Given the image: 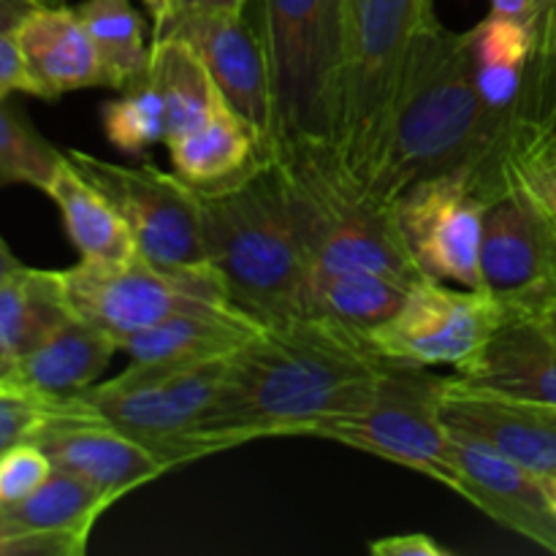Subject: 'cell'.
<instances>
[{
    "mask_svg": "<svg viewBox=\"0 0 556 556\" xmlns=\"http://www.w3.org/2000/svg\"><path fill=\"white\" fill-rule=\"evenodd\" d=\"M54 465L36 443H22L0 459V508L22 503L49 478Z\"/></svg>",
    "mask_w": 556,
    "mask_h": 556,
    "instance_id": "836d02e7",
    "label": "cell"
},
{
    "mask_svg": "<svg viewBox=\"0 0 556 556\" xmlns=\"http://www.w3.org/2000/svg\"><path fill=\"white\" fill-rule=\"evenodd\" d=\"M413 286L416 282L372 269L309 271L299 315L334 320L369 337V331L394 318Z\"/></svg>",
    "mask_w": 556,
    "mask_h": 556,
    "instance_id": "603a6c76",
    "label": "cell"
},
{
    "mask_svg": "<svg viewBox=\"0 0 556 556\" xmlns=\"http://www.w3.org/2000/svg\"><path fill=\"white\" fill-rule=\"evenodd\" d=\"M112 505V500L85 478L54 467L30 497L5 510L25 530L58 541L65 556H81L90 543L92 527Z\"/></svg>",
    "mask_w": 556,
    "mask_h": 556,
    "instance_id": "d4e9b609",
    "label": "cell"
},
{
    "mask_svg": "<svg viewBox=\"0 0 556 556\" xmlns=\"http://www.w3.org/2000/svg\"><path fill=\"white\" fill-rule=\"evenodd\" d=\"M144 5L152 14V25H157L163 20V14H166V0H144Z\"/></svg>",
    "mask_w": 556,
    "mask_h": 556,
    "instance_id": "7bdbcfd3",
    "label": "cell"
},
{
    "mask_svg": "<svg viewBox=\"0 0 556 556\" xmlns=\"http://www.w3.org/2000/svg\"><path fill=\"white\" fill-rule=\"evenodd\" d=\"M443 389L445 378L427 367L389 362L367 407L353 416L331 418L315 438L380 456L459 492L454 438L440 413Z\"/></svg>",
    "mask_w": 556,
    "mask_h": 556,
    "instance_id": "ba28073f",
    "label": "cell"
},
{
    "mask_svg": "<svg viewBox=\"0 0 556 556\" xmlns=\"http://www.w3.org/2000/svg\"><path fill=\"white\" fill-rule=\"evenodd\" d=\"M22 266H25V264H22V261L16 258L14 253H11L9 244H5L3 237H0V286H3L9 277H14L16 271L22 269Z\"/></svg>",
    "mask_w": 556,
    "mask_h": 556,
    "instance_id": "60d3db41",
    "label": "cell"
},
{
    "mask_svg": "<svg viewBox=\"0 0 556 556\" xmlns=\"http://www.w3.org/2000/svg\"><path fill=\"white\" fill-rule=\"evenodd\" d=\"M546 492H548V500H552L554 510H556V476L546 478Z\"/></svg>",
    "mask_w": 556,
    "mask_h": 556,
    "instance_id": "ee69618b",
    "label": "cell"
},
{
    "mask_svg": "<svg viewBox=\"0 0 556 556\" xmlns=\"http://www.w3.org/2000/svg\"><path fill=\"white\" fill-rule=\"evenodd\" d=\"M440 413L451 434L476 440L535 476H556V407L445 378Z\"/></svg>",
    "mask_w": 556,
    "mask_h": 556,
    "instance_id": "9a60e30c",
    "label": "cell"
},
{
    "mask_svg": "<svg viewBox=\"0 0 556 556\" xmlns=\"http://www.w3.org/2000/svg\"><path fill=\"white\" fill-rule=\"evenodd\" d=\"M195 193L206 261L220 275L233 307L264 326L296 318L309 258L275 157L239 182Z\"/></svg>",
    "mask_w": 556,
    "mask_h": 556,
    "instance_id": "3957f363",
    "label": "cell"
},
{
    "mask_svg": "<svg viewBox=\"0 0 556 556\" xmlns=\"http://www.w3.org/2000/svg\"><path fill=\"white\" fill-rule=\"evenodd\" d=\"M438 22L434 0H353L337 152L372 188L389 152L416 47Z\"/></svg>",
    "mask_w": 556,
    "mask_h": 556,
    "instance_id": "8992f818",
    "label": "cell"
},
{
    "mask_svg": "<svg viewBox=\"0 0 556 556\" xmlns=\"http://www.w3.org/2000/svg\"><path fill=\"white\" fill-rule=\"evenodd\" d=\"M462 380L516 400L556 407V337L538 315L505 309Z\"/></svg>",
    "mask_w": 556,
    "mask_h": 556,
    "instance_id": "ac0fdd59",
    "label": "cell"
},
{
    "mask_svg": "<svg viewBox=\"0 0 556 556\" xmlns=\"http://www.w3.org/2000/svg\"><path fill=\"white\" fill-rule=\"evenodd\" d=\"M369 552L375 556H451L448 548H443L434 538L424 535V532L383 538V541L369 543Z\"/></svg>",
    "mask_w": 556,
    "mask_h": 556,
    "instance_id": "8d00e7d4",
    "label": "cell"
},
{
    "mask_svg": "<svg viewBox=\"0 0 556 556\" xmlns=\"http://www.w3.org/2000/svg\"><path fill=\"white\" fill-rule=\"evenodd\" d=\"M79 416L74 400H52L20 386H0V459L36 434L54 418Z\"/></svg>",
    "mask_w": 556,
    "mask_h": 556,
    "instance_id": "d6a6232c",
    "label": "cell"
},
{
    "mask_svg": "<svg viewBox=\"0 0 556 556\" xmlns=\"http://www.w3.org/2000/svg\"><path fill=\"white\" fill-rule=\"evenodd\" d=\"M71 315L63 275L22 266L0 286V364L9 378L16 362Z\"/></svg>",
    "mask_w": 556,
    "mask_h": 556,
    "instance_id": "4316f807",
    "label": "cell"
},
{
    "mask_svg": "<svg viewBox=\"0 0 556 556\" xmlns=\"http://www.w3.org/2000/svg\"><path fill=\"white\" fill-rule=\"evenodd\" d=\"M503 313V304L486 291L421 280L394 318L369 331V342L386 362L465 372L497 329Z\"/></svg>",
    "mask_w": 556,
    "mask_h": 556,
    "instance_id": "7c38bea8",
    "label": "cell"
},
{
    "mask_svg": "<svg viewBox=\"0 0 556 556\" xmlns=\"http://www.w3.org/2000/svg\"><path fill=\"white\" fill-rule=\"evenodd\" d=\"M30 76V96L60 98L85 87H106L101 60L79 11L43 3L16 27Z\"/></svg>",
    "mask_w": 556,
    "mask_h": 556,
    "instance_id": "d6986e66",
    "label": "cell"
},
{
    "mask_svg": "<svg viewBox=\"0 0 556 556\" xmlns=\"http://www.w3.org/2000/svg\"><path fill=\"white\" fill-rule=\"evenodd\" d=\"M554 134H556V112H554Z\"/></svg>",
    "mask_w": 556,
    "mask_h": 556,
    "instance_id": "bcb514c9",
    "label": "cell"
},
{
    "mask_svg": "<svg viewBox=\"0 0 556 556\" xmlns=\"http://www.w3.org/2000/svg\"><path fill=\"white\" fill-rule=\"evenodd\" d=\"M65 157L112 199L144 258L161 266L210 264L199 193L177 172H161L152 163L119 166L79 150L65 152Z\"/></svg>",
    "mask_w": 556,
    "mask_h": 556,
    "instance_id": "8fae6325",
    "label": "cell"
},
{
    "mask_svg": "<svg viewBox=\"0 0 556 556\" xmlns=\"http://www.w3.org/2000/svg\"><path fill=\"white\" fill-rule=\"evenodd\" d=\"M33 443L49 456L58 470L85 478L112 503L168 472L166 465L144 445L98 418H54L36 434Z\"/></svg>",
    "mask_w": 556,
    "mask_h": 556,
    "instance_id": "e0dca14e",
    "label": "cell"
},
{
    "mask_svg": "<svg viewBox=\"0 0 556 556\" xmlns=\"http://www.w3.org/2000/svg\"><path fill=\"white\" fill-rule=\"evenodd\" d=\"M228 358L206 364H130L123 375L74 394L81 418H98L144 445L166 470L204 459L201 424L226 378Z\"/></svg>",
    "mask_w": 556,
    "mask_h": 556,
    "instance_id": "52a82bcc",
    "label": "cell"
},
{
    "mask_svg": "<svg viewBox=\"0 0 556 556\" xmlns=\"http://www.w3.org/2000/svg\"><path fill=\"white\" fill-rule=\"evenodd\" d=\"M489 190L472 166L427 177L394 201L396 226L421 277L481 291Z\"/></svg>",
    "mask_w": 556,
    "mask_h": 556,
    "instance_id": "30bf717a",
    "label": "cell"
},
{
    "mask_svg": "<svg viewBox=\"0 0 556 556\" xmlns=\"http://www.w3.org/2000/svg\"><path fill=\"white\" fill-rule=\"evenodd\" d=\"M386 364L367 334L334 320L266 324L228 358L201 424L206 456L261 438H315L331 418L367 407Z\"/></svg>",
    "mask_w": 556,
    "mask_h": 556,
    "instance_id": "6da1fadb",
    "label": "cell"
},
{
    "mask_svg": "<svg viewBox=\"0 0 556 556\" xmlns=\"http://www.w3.org/2000/svg\"><path fill=\"white\" fill-rule=\"evenodd\" d=\"M465 36L478 96L486 112L503 125V134H508L532 58L530 22L489 14Z\"/></svg>",
    "mask_w": 556,
    "mask_h": 556,
    "instance_id": "cb8c5ba5",
    "label": "cell"
},
{
    "mask_svg": "<svg viewBox=\"0 0 556 556\" xmlns=\"http://www.w3.org/2000/svg\"><path fill=\"white\" fill-rule=\"evenodd\" d=\"M76 11L90 33L106 87L125 90L134 85L144 74L152 47H147L144 20L139 11L130 0H85Z\"/></svg>",
    "mask_w": 556,
    "mask_h": 556,
    "instance_id": "f1b7e54d",
    "label": "cell"
},
{
    "mask_svg": "<svg viewBox=\"0 0 556 556\" xmlns=\"http://www.w3.org/2000/svg\"><path fill=\"white\" fill-rule=\"evenodd\" d=\"M288 206L309 258V271L372 269L421 282L394 204L378 199L329 141H296L275 152Z\"/></svg>",
    "mask_w": 556,
    "mask_h": 556,
    "instance_id": "277c9868",
    "label": "cell"
},
{
    "mask_svg": "<svg viewBox=\"0 0 556 556\" xmlns=\"http://www.w3.org/2000/svg\"><path fill=\"white\" fill-rule=\"evenodd\" d=\"M264 324L242 313L233 304L185 309L172 315L152 329L139 331L119 345L128 353L130 364H206L217 358H231L248 345Z\"/></svg>",
    "mask_w": 556,
    "mask_h": 556,
    "instance_id": "ffe728a7",
    "label": "cell"
},
{
    "mask_svg": "<svg viewBox=\"0 0 556 556\" xmlns=\"http://www.w3.org/2000/svg\"><path fill=\"white\" fill-rule=\"evenodd\" d=\"M0 556H65L52 538L25 530L5 508H0Z\"/></svg>",
    "mask_w": 556,
    "mask_h": 556,
    "instance_id": "e575fe53",
    "label": "cell"
},
{
    "mask_svg": "<svg viewBox=\"0 0 556 556\" xmlns=\"http://www.w3.org/2000/svg\"><path fill=\"white\" fill-rule=\"evenodd\" d=\"M47 195L58 204L68 239L85 261H125L139 253L130 226L112 199L76 172L68 157L54 174Z\"/></svg>",
    "mask_w": 556,
    "mask_h": 556,
    "instance_id": "484cf974",
    "label": "cell"
},
{
    "mask_svg": "<svg viewBox=\"0 0 556 556\" xmlns=\"http://www.w3.org/2000/svg\"><path fill=\"white\" fill-rule=\"evenodd\" d=\"M481 291L532 315L556 296V215L510 174L483 215Z\"/></svg>",
    "mask_w": 556,
    "mask_h": 556,
    "instance_id": "4fadbf2b",
    "label": "cell"
},
{
    "mask_svg": "<svg viewBox=\"0 0 556 556\" xmlns=\"http://www.w3.org/2000/svg\"><path fill=\"white\" fill-rule=\"evenodd\" d=\"M117 351L119 342L112 334L71 313L16 362L11 383L52 400H68L96 386Z\"/></svg>",
    "mask_w": 556,
    "mask_h": 556,
    "instance_id": "44dd1931",
    "label": "cell"
},
{
    "mask_svg": "<svg viewBox=\"0 0 556 556\" xmlns=\"http://www.w3.org/2000/svg\"><path fill=\"white\" fill-rule=\"evenodd\" d=\"M503 139V125L478 96L467 36L438 20L418 41L389 152L369 190L394 204L410 185L462 166L500 179Z\"/></svg>",
    "mask_w": 556,
    "mask_h": 556,
    "instance_id": "7a4b0ae2",
    "label": "cell"
},
{
    "mask_svg": "<svg viewBox=\"0 0 556 556\" xmlns=\"http://www.w3.org/2000/svg\"><path fill=\"white\" fill-rule=\"evenodd\" d=\"M538 318H541V320H543V324H546V326H548V329H552V331H554V337H556V296L552 299V302H548V304H546V307H543V309H541V313H538Z\"/></svg>",
    "mask_w": 556,
    "mask_h": 556,
    "instance_id": "b9f144b4",
    "label": "cell"
},
{
    "mask_svg": "<svg viewBox=\"0 0 556 556\" xmlns=\"http://www.w3.org/2000/svg\"><path fill=\"white\" fill-rule=\"evenodd\" d=\"M166 147L174 172L195 190L226 188L275 157L226 101L204 123L172 139Z\"/></svg>",
    "mask_w": 556,
    "mask_h": 556,
    "instance_id": "7402d4cb",
    "label": "cell"
},
{
    "mask_svg": "<svg viewBox=\"0 0 556 556\" xmlns=\"http://www.w3.org/2000/svg\"><path fill=\"white\" fill-rule=\"evenodd\" d=\"M275 98V152L296 141L337 144L353 0H255Z\"/></svg>",
    "mask_w": 556,
    "mask_h": 556,
    "instance_id": "5b68a950",
    "label": "cell"
},
{
    "mask_svg": "<svg viewBox=\"0 0 556 556\" xmlns=\"http://www.w3.org/2000/svg\"><path fill=\"white\" fill-rule=\"evenodd\" d=\"M30 92L25 58H22L16 30H0V96Z\"/></svg>",
    "mask_w": 556,
    "mask_h": 556,
    "instance_id": "d590c367",
    "label": "cell"
},
{
    "mask_svg": "<svg viewBox=\"0 0 556 556\" xmlns=\"http://www.w3.org/2000/svg\"><path fill=\"white\" fill-rule=\"evenodd\" d=\"M71 313L123 345L185 309L231 304L220 275L204 266H161L134 253L125 261H85L60 271Z\"/></svg>",
    "mask_w": 556,
    "mask_h": 556,
    "instance_id": "9c48e42d",
    "label": "cell"
},
{
    "mask_svg": "<svg viewBox=\"0 0 556 556\" xmlns=\"http://www.w3.org/2000/svg\"><path fill=\"white\" fill-rule=\"evenodd\" d=\"M103 130H106V139L128 155H141L150 147L166 144V109L144 74L134 85L125 87L123 98L103 109Z\"/></svg>",
    "mask_w": 556,
    "mask_h": 556,
    "instance_id": "4dcf8cb0",
    "label": "cell"
},
{
    "mask_svg": "<svg viewBox=\"0 0 556 556\" xmlns=\"http://www.w3.org/2000/svg\"><path fill=\"white\" fill-rule=\"evenodd\" d=\"M63 163L65 152L54 150L9 96H0V188L30 185L47 193Z\"/></svg>",
    "mask_w": 556,
    "mask_h": 556,
    "instance_id": "f546056e",
    "label": "cell"
},
{
    "mask_svg": "<svg viewBox=\"0 0 556 556\" xmlns=\"http://www.w3.org/2000/svg\"><path fill=\"white\" fill-rule=\"evenodd\" d=\"M163 36L185 38L199 52L223 101L255 130L264 150L275 155V98L255 22L244 14H193L152 33V38Z\"/></svg>",
    "mask_w": 556,
    "mask_h": 556,
    "instance_id": "5bb4252c",
    "label": "cell"
},
{
    "mask_svg": "<svg viewBox=\"0 0 556 556\" xmlns=\"http://www.w3.org/2000/svg\"><path fill=\"white\" fill-rule=\"evenodd\" d=\"M49 0H0V30H16L30 11Z\"/></svg>",
    "mask_w": 556,
    "mask_h": 556,
    "instance_id": "f35d334b",
    "label": "cell"
},
{
    "mask_svg": "<svg viewBox=\"0 0 556 556\" xmlns=\"http://www.w3.org/2000/svg\"><path fill=\"white\" fill-rule=\"evenodd\" d=\"M454 438L459 492L505 530L556 554V510L548 500L546 478L494 454L476 440Z\"/></svg>",
    "mask_w": 556,
    "mask_h": 556,
    "instance_id": "2e32d148",
    "label": "cell"
},
{
    "mask_svg": "<svg viewBox=\"0 0 556 556\" xmlns=\"http://www.w3.org/2000/svg\"><path fill=\"white\" fill-rule=\"evenodd\" d=\"M492 11L489 14L497 16H514V20H530L532 11H535L538 0H489Z\"/></svg>",
    "mask_w": 556,
    "mask_h": 556,
    "instance_id": "ab89813d",
    "label": "cell"
},
{
    "mask_svg": "<svg viewBox=\"0 0 556 556\" xmlns=\"http://www.w3.org/2000/svg\"><path fill=\"white\" fill-rule=\"evenodd\" d=\"M250 0H166V14L157 25H152V33L161 30L172 20L193 14H244Z\"/></svg>",
    "mask_w": 556,
    "mask_h": 556,
    "instance_id": "74e56055",
    "label": "cell"
},
{
    "mask_svg": "<svg viewBox=\"0 0 556 556\" xmlns=\"http://www.w3.org/2000/svg\"><path fill=\"white\" fill-rule=\"evenodd\" d=\"M144 76L155 87L168 119V141L204 123L223 103L204 60L179 36L152 38ZM166 141V144H168Z\"/></svg>",
    "mask_w": 556,
    "mask_h": 556,
    "instance_id": "83f0119b",
    "label": "cell"
},
{
    "mask_svg": "<svg viewBox=\"0 0 556 556\" xmlns=\"http://www.w3.org/2000/svg\"><path fill=\"white\" fill-rule=\"evenodd\" d=\"M503 166L556 215V134L554 128H514L503 141Z\"/></svg>",
    "mask_w": 556,
    "mask_h": 556,
    "instance_id": "1f68e13d",
    "label": "cell"
},
{
    "mask_svg": "<svg viewBox=\"0 0 556 556\" xmlns=\"http://www.w3.org/2000/svg\"><path fill=\"white\" fill-rule=\"evenodd\" d=\"M0 386H14L11 383V378H9V372H5L3 364H0Z\"/></svg>",
    "mask_w": 556,
    "mask_h": 556,
    "instance_id": "f6af8a7d",
    "label": "cell"
}]
</instances>
